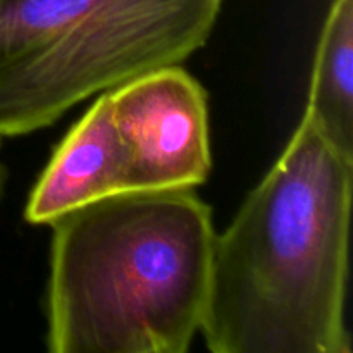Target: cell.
Here are the masks:
<instances>
[{"label": "cell", "instance_id": "obj_2", "mask_svg": "<svg viewBox=\"0 0 353 353\" xmlns=\"http://www.w3.org/2000/svg\"><path fill=\"white\" fill-rule=\"evenodd\" d=\"M52 226V353H185L200 333L216 231L193 190L123 192Z\"/></svg>", "mask_w": 353, "mask_h": 353}, {"label": "cell", "instance_id": "obj_1", "mask_svg": "<svg viewBox=\"0 0 353 353\" xmlns=\"http://www.w3.org/2000/svg\"><path fill=\"white\" fill-rule=\"evenodd\" d=\"M353 161L309 121L216 233L200 333L214 353H352Z\"/></svg>", "mask_w": 353, "mask_h": 353}, {"label": "cell", "instance_id": "obj_4", "mask_svg": "<svg viewBox=\"0 0 353 353\" xmlns=\"http://www.w3.org/2000/svg\"><path fill=\"white\" fill-rule=\"evenodd\" d=\"M126 150L128 192L193 190L209 178L207 95L174 65L154 69L109 90Z\"/></svg>", "mask_w": 353, "mask_h": 353}, {"label": "cell", "instance_id": "obj_3", "mask_svg": "<svg viewBox=\"0 0 353 353\" xmlns=\"http://www.w3.org/2000/svg\"><path fill=\"white\" fill-rule=\"evenodd\" d=\"M223 0H0V138L65 110L207 41Z\"/></svg>", "mask_w": 353, "mask_h": 353}, {"label": "cell", "instance_id": "obj_5", "mask_svg": "<svg viewBox=\"0 0 353 353\" xmlns=\"http://www.w3.org/2000/svg\"><path fill=\"white\" fill-rule=\"evenodd\" d=\"M126 150L117 133L109 92L61 141L28 199V223L50 224L83 205L128 192Z\"/></svg>", "mask_w": 353, "mask_h": 353}, {"label": "cell", "instance_id": "obj_7", "mask_svg": "<svg viewBox=\"0 0 353 353\" xmlns=\"http://www.w3.org/2000/svg\"><path fill=\"white\" fill-rule=\"evenodd\" d=\"M6 183H7V169L6 165L0 164V196H2L3 188H6Z\"/></svg>", "mask_w": 353, "mask_h": 353}, {"label": "cell", "instance_id": "obj_6", "mask_svg": "<svg viewBox=\"0 0 353 353\" xmlns=\"http://www.w3.org/2000/svg\"><path fill=\"white\" fill-rule=\"evenodd\" d=\"M303 119L353 161V0H333L321 31Z\"/></svg>", "mask_w": 353, "mask_h": 353}, {"label": "cell", "instance_id": "obj_8", "mask_svg": "<svg viewBox=\"0 0 353 353\" xmlns=\"http://www.w3.org/2000/svg\"><path fill=\"white\" fill-rule=\"evenodd\" d=\"M0 141H2V138H0Z\"/></svg>", "mask_w": 353, "mask_h": 353}]
</instances>
